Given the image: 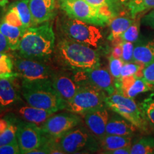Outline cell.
<instances>
[{"instance_id": "cell-1", "label": "cell", "mask_w": 154, "mask_h": 154, "mask_svg": "<svg viewBox=\"0 0 154 154\" xmlns=\"http://www.w3.org/2000/svg\"><path fill=\"white\" fill-rule=\"evenodd\" d=\"M55 46V34L49 22L29 27L21 38L19 54L27 59L43 60L52 54Z\"/></svg>"}, {"instance_id": "cell-2", "label": "cell", "mask_w": 154, "mask_h": 154, "mask_svg": "<svg viewBox=\"0 0 154 154\" xmlns=\"http://www.w3.org/2000/svg\"><path fill=\"white\" fill-rule=\"evenodd\" d=\"M95 48L69 38H62L57 47L59 60L71 70L78 72L100 66L99 54Z\"/></svg>"}, {"instance_id": "cell-3", "label": "cell", "mask_w": 154, "mask_h": 154, "mask_svg": "<svg viewBox=\"0 0 154 154\" xmlns=\"http://www.w3.org/2000/svg\"><path fill=\"white\" fill-rule=\"evenodd\" d=\"M21 88L23 98L29 105L54 113L66 108V103L55 90L51 79H23Z\"/></svg>"}, {"instance_id": "cell-4", "label": "cell", "mask_w": 154, "mask_h": 154, "mask_svg": "<svg viewBox=\"0 0 154 154\" xmlns=\"http://www.w3.org/2000/svg\"><path fill=\"white\" fill-rule=\"evenodd\" d=\"M59 7L67 17L97 26L110 24L116 14L108 7H94L84 0H59Z\"/></svg>"}, {"instance_id": "cell-5", "label": "cell", "mask_w": 154, "mask_h": 154, "mask_svg": "<svg viewBox=\"0 0 154 154\" xmlns=\"http://www.w3.org/2000/svg\"><path fill=\"white\" fill-rule=\"evenodd\" d=\"M106 105L117 114L126 119L142 132L149 131V124L140 106L134 99L124 96L116 91L106 97Z\"/></svg>"}, {"instance_id": "cell-6", "label": "cell", "mask_w": 154, "mask_h": 154, "mask_svg": "<svg viewBox=\"0 0 154 154\" xmlns=\"http://www.w3.org/2000/svg\"><path fill=\"white\" fill-rule=\"evenodd\" d=\"M104 91L88 84H81L74 97L67 102L65 109L78 115L84 116L90 111L105 106Z\"/></svg>"}, {"instance_id": "cell-7", "label": "cell", "mask_w": 154, "mask_h": 154, "mask_svg": "<svg viewBox=\"0 0 154 154\" xmlns=\"http://www.w3.org/2000/svg\"><path fill=\"white\" fill-rule=\"evenodd\" d=\"M58 144L64 154L96 151L100 146L96 137L88 128L78 126L59 138Z\"/></svg>"}, {"instance_id": "cell-8", "label": "cell", "mask_w": 154, "mask_h": 154, "mask_svg": "<svg viewBox=\"0 0 154 154\" xmlns=\"http://www.w3.org/2000/svg\"><path fill=\"white\" fill-rule=\"evenodd\" d=\"M61 30L67 38L96 48L102 39V33L95 25L68 17L60 24Z\"/></svg>"}, {"instance_id": "cell-9", "label": "cell", "mask_w": 154, "mask_h": 154, "mask_svg": "<svg viewBox=\"0 0 154 154\" xmlns=\"http://www.w3.org/2000/svg\"><path fill=\"white\" fill-rule=\"evenodd\" d=\"M46 136L41 127L27 121H17V140L22 154H30L44 143Z\"/></svg>"}, {"instance_id": "cell-10", "label": "cell", "mask_w": 154, "mask_h": 154, "mask_svg": "<svg viewBox=\"0 0 154 154\" xmlns=\"http://www.w3.org/2000/svg\"><path fill=\"white\" fill-rule=\"evenodd\" d=\"M75 79L80 84H88L111 95L116 92L114 79L107 69L96 67L74 73Z\"/></svg>"}, {"instance_id": "cell-11", "label": "cell", "mask_w": 154, "mask_h": 154, "mask_svg": "<svg viewBox=\"0 0 154 154\" xmlns=\"http://www.w3.org/2000/svg\"><path fill=\"white\" fill-rule=\"evenodd\" d=\"M81 119L74 113H63L52 115L47 119L41 128L47 137L57 138L63 136L80 124Z\"/></svg>"}, {"instance_id": "cell-12", "label": "cell", "mask_w": 154, "mask_h": 154, "mask_svg": "<svg viewBox=\"0 0 154 154\" xmlns=\"http://www.w3.org/2000/svg\"><path fill=\"white\" fill-rule=\"evenodd\" d=\"M14 66L19 77L21 76L23 79H51L55 74L48 65L42 61L22 57L14 60Z\"/></svg>"}, {"instance_id": "cell-13", "label": "cell", "mask_w": 154, "mask_h": 154, "mask_svg": "<svg viewBox=\"0 0 154 154\" xmlns=\"http://www.w3.org/2000/svg\"><path fill=\"white\" fill-rule=\"evenodd\" d=\"M114 85L116 91L131 99H134L140 94L154 91L153 85L143 77H138L136 75L114 79Z\"/></svg>"}, {"instance_id": "cell-14", "label": "cell", "mask_w": 154, "mask_h": 154, "mask_svg": "<svg viewBox=\"0 0 154 154\" xmlns=\"http://www.w3.org/2000/svg\"><path fill=\"white\" fill-rule=\"evenodd\" d=\"M51 81L55 90L66 104L74 97L81 86L75 79L74 75L65 73L54 74Z\"/></svg>"}, {"instance_id": "cell-15", "label": "cell", "mask_w": 154, "mask_h": 154, "mask_svg": "<svg viewBox=\"0 0 154 154\" xmlns=\"http://www.w3.org/2000/svg\"><path fill=\"white\" fill-rule=\"evenodd\" d=\"M33 26L49 22L55 16L56 0H29Z\"/></svg>"}, {"instance_id": "cell-16", "label": "cell", "mask_w": 154, "mask_h": 154, "mask_svg": "<svg viewBox=\"0 0 154 154\" xmlns=\"http://www.w3.org/2000/svg\"><path fill=\"white\" fill-rule=\"evenodd\" d=\"M84 116L85 124L90 131L99 140L103 138L106 135V128L109 119L106 106L90 111Z\"/></svg>"}, {"instance_id": "cell-17", "label": "cell", "mask_w": 154, "mask_h": 154, "mask_svg": "<svg viewBox=\"0 0 154 154\" xmlns=\"http://www.w3.org/2000/svg\"><path fill=\"white\" fill-rule=\"evenodd\" d=\"M15 79L0 78V105L4 109L20 101V96L15 86Z\"/></svg>"}, {"instance_id": "cell-18", "label": "cell", "mask_w": 154, "mask_h": 154, "mask_svg": "<svg viewBox=\"0 0 154 154\" xmlns=\"http://www.w3.org/2000/svg\"><path fill=\"white\" fill-rule=\"evenodd\" d=\"M154 61V38L138 42L134 46L133 62L146 67Z\"/></svg>"}, {"instance_id": "cell-19", "label": "cell", "mask_w": 154, "mask_h": 154, "mask_svg": "<svg viewBox=\"0 0 154 154\" xmlns=\"http://www.w3.org/2000/svg\"><path fill=\"white\" fill-rule=\"evenodd\" d=\"M134 19L131 14H121L113 17L109 24L110 34L108 38L112 42L114 45L123 42L121 36L134 22Z\"/></svg>"}, {"instance_id": "cell-20", "label": "cell", "mask_w": 154, "mask_h": 154, "mask_svg": "<svg viewBox=\"0 0 154 154\" xmlns=\"http://www.w3.org/2000/svg\"><path fill=\"white\" fill-rule=\"evenodd\" d=\"M137 129L131 123L121 116H113L108 121L106 134L118 136H133Z\"/></svg>"}, {"instance_id": "cell-21", "label": "cell", "mask_w": 154, "mask_h": 154, "mask_svg": "<svg viewBox=\"0 0 154 154\" xmlns=\"http://www.w3.org/2000/svg\"><path fill=\"white\" fill-rule=\"evenodd\" d=\"M19 114L24 121L32 123L37 126L43 125L54 112L39 109L32 106H22L19 109Z\"/></svg>"}, {"instance_id": "cell-22", "label": "cell", "mask_w": 154, "mask_h": 154, "mask_svg": "<svg viewBox=\"0 0 154 154\" xmlns=\"http://www.w3.org/2000/svg\"><path fill=\"white\" fill-rule=\"evenodd\" d=\"M17 121L9 117L0 119V146L17 140Z\"/></svg>"}, {"instance_id": "cell-23", "label": "cell", "mask_w": 154, "mask_h": 154, "mask_svg": "<svg viewBox=\"0 0 154 154\" xmlns=\"http://www.w3.org/2000/svg\"><path fill=\"white\" fill-rule=\"evenodd\" d=\"M99 144L105 152L111 151L119 148L131 145L132 136L106 134L103 138L99 139Z\"/></svg>"}, {"instance_id": "cell-24", "label": "cell", "mask_w": 154, "mask_h": 154, "mask_svg": "<svg viewBox=\"0 0 154 154\" xmlns=\"http://www.w3.org/2000/svg\"><path fill=\"white\" fill-rule=\"evenodd\" d=\"M0 31L8 40L10 50L16 51L18 49L21 38L25 31L3 21L0 22Z\"/></svg>"}, {"instance_id": "cell-25", "label": "cell", "mask_w": 154, "mask_h": 154, "mask_svg": "<svg viewBox=\"0 0 154 154\" xmlns=\"http://www.w3.org/2000/svg\"><path fill=\"white\" fill-rule=\"evenodd\" d=\"M154 153V137L143 136L131 144V154Z\"/></svg>"}, {"instance_id": "cell-26", "label": "cell", "mask_w": 154, "mask_h": 154, "mask_svg": "<svg viewBox=\"0 0 154 154\" xmlns=\"http://www.w3.org/2000/svg\"><path fill=\"white\" fill-rule=\"evenodd\" d=\"M126 6L133 18L154 9V0H130Z\"/></svg>"}, {"instance_id": "cell-27", "label": "cell", "mask_w": 154, "mask_h": 154, "mask_svg": "<svg viewBox=\"0 0 154 154\" xmlns=\"http://www.w3.org/2000/svg\"><path fill=\"white\" fill-rule=\"evenodd\" d=\"M29 2V0H19L11 5L17 10L26 29L31 26H33Z\"/></svg>"}, {"instance_id": "cell-28", "label": "cell", "mask_w": 154, "mask_h": 154, "mask_svg": "<svg viewBox=\"0 0 154 154\" xmlns=\"http://www.w3.org/2000/svg\"><path fill=\"white\" fill-rule=\"evenodd\" d=\"M14 61L9 55L0 54V78L16 79L19 77L17 72L14 71Z\"/></svg>"}, {"instance_id": "cell-29", "label": "cell", "mask_w": 154, "mask_h": 154, "mask_svg": "<svg viewBox=\"0 0 154 154\" xmlns=\"http://www.w3.org/2000/svg\"><path fill=\"white\" fill-rule=\"evenodd\" d=\"M139 106L149 126L154 131V93L146 97Z\"/></svg>"}, {"instance_id": "cell-30", "label": "cell", "mask_w": 154, "mask_h": 154, "mask_svg": "<svg viewBox=\"0 0 154 154\" xmlns=\"http://www.w3.org/2000/svg\"><path fill=\"white\" fill-rule=\"evenodd\" d=\"M142 15L138 14L134 19V22L127 29L126 32L121 36V40L122 42H129L132 43L138 42V37H139L140 33V26L141 23Z\"/></svg>"}, {"instance_id": "cell-31", "label": "cell", "mask_w": 154, "mask_h": 154, "mask_svg": "<svg viewBox=\"0 0 154 154\" xmlns=\"http://www.w3.org/2000/svg\"><path fill=\"white\" fill-rule=\"evenodd\" d=\"M145 67L138 63L133 62H125L121 69V77H126L136 75L138 77H143V71Z\"/></svg>"}, {"instance_id": "cell-32", "label": "cell", "mask_w": 154, "mask_h": 154, "mask_svg": "<svg viewBox=\"0 0 154 154\" xmlns=\"http://www.w3.org/2000/svg\"><path fill=\"white\" fill-rule=\"evenodd\" d=\"M2 21L8 23L9 24L12 25V26H17V27L22 29L24 31L26 30L22 22V19H21L16 9L12 6H11L10 8L9 9V10L7 11V12L4 16Z\"/></svg>"}, {"instance_id": "cell-33", "label": "cell", "mask_w": 154, "mask_h": 154, "mask_svg": "<svg viewBox=\"0 0 154 154\" xmlns=\"http://www.w3.org/2000/svg\"><path fill=\"white\" fill-rule=\"evenodd\" d=\"M109 72L112 75L114 79H119L121 78V69L124 64V61L121 59H116L111 56L109 57Z\"/></svg>"}, {"instance_id": "cell-34", "label": "cell", "mask_w": 154, "mask_h": 154, "mask_svg": "<svg viewBox=\"0 0 154 154\" xmlns=\"http://www.w3.org/2000/svg\"><path fill=\"white\" fill-rule=\"evenodd\" d=\"M94 7H108L116 14L119 6L121 5L119 0H84Z\"/></svg>"}, {"instance_id": "cell-35", "label": "cell", "mask_w": 154, "mask_h": 154, "mask_svg": "<svg viewBox=\"0 0 154 154\" xmlns=\"http://www.w3.org/2000/svg\"><path fill=\"white\" fill-rule=\"evenodd\" d=\"M134 43L129 42H122V57L121 59L124 62H131L133 61L134 57Z\"/></svg>"}, {"instance_id": "cell-36", "label": "cell", "mask_w": 154, "mask_h": 154, "mask_svg": "<svg viewBox=\"0 0 154 154\" xmlns=\"http://www.w3.org/2000/svg\"><path fill=\"white\" fill-rule=\"evenodd\" d=\"M21 150L17 140L0 146V154H20Z\"/></svg>"}, {"instance_id": "cell-37", "label": "cell", "mask_w": 154, "mask_h": 154, "mask_svg": "<svg viewBox=\"0 0 154 154\" xmlns=\"http://www.w3.org/2000/svg\"><path fill=\"white\" fill-rule=\"evenodd\" d=\"M143 77L148 82L154 86V61L143 69Z\"/></svg>"}, {"instance_id": "cell-38", "label": "cell", "mask_w": 154, "mask_h": 154, "mask_svg": "<svg viewBox=\"0 0 154 154\" xmlns=\"http://www.w3.org/2000/svg\"><path fill=\"white\" fill-rule=\"evenodd\" d=\"M141 23L145 26L154 29V9L142 17Z\"/></svg>"}, {"instance_id": "cell-39", "label": "cell", "mask_w": 154, "mask_h": 154, "mask_svg": "<svg viewBox=\"0 0 154 154\" xmlns=\"http://www.w3.org/2000/svg\"><path fill=\"white\" fill-rule=\"evenodd\" d=\"M9 50H10V47H9L8 40L0 31V53L6 54Z\"/></svg>"}, {"instance_id": "cell-40", "label": "cell", "mask_w": 154, "mask_h": 154, "mask_svg": "<svg viewBox=\"0 0 154 154\" xmlns=\"http://www.w3.org/2000/svg\"><path fill=\"white\" fill-rule=\"evenodd\" d=\"M131 146H125V147L119 148L118 149L113 150L111 151H106L103 153L106 154H131Z\"/></svg>"}, {"instance_id": "cell-41", "label": "cell", "mask_w": 154, "mask_h": 154, "mask_svg": "<svg viewBox=\"0 0 154 154\" xmlns=\"http://www.w3.org/2000/svg\"><path fill=\"white\" fill-rule=\"evenodd\" d=\"M113 57L116 58V59H121L122 57V42L120 44H116L114 47L113 48L111 55Z\"/></svg>"}, {"instance_id": "cell-42", "label": "cell", "mask_w": 154, "mask_h": 154, "mask_svg": "<svg viewBox=\"0 0 154 154\" xmlns=\"http://www.w3.org/2000/svg\"><path fill=\"white\" fill-rule=\"evenodd\" d=\"M8 2L9 0H0V7H5Z\"/></svg>"}, {"instance_id": "cell-43", "label": "cell", "mask_w": 154, "mask_h": 154, "mask_svg": "<svg viewBox=\"0 0 154 154\" xmlns=\"http://www.w3.org/2000/svg\"><path fill=\"white\" fill-rule=\"evenodd\" d=\"M129 1L130 0H119V2H120L121 5H126Z\"/></svg>"}, {"instance_id": "cell-44", "label": "cell", "mask_w": 154, "mask_h": 154, "mask_svg": "<svg viewBox=\"0 0 154 154\" xmlns=\"http://www.w3.org/2000/svg\"><path fill=\"white\" fill-rule=\"evenodd\" d=\"M4 110H5V109H3V108H2V106H1V105H0V113H1L2 112V111H3Z\"/></svg>"}]
</instances>
